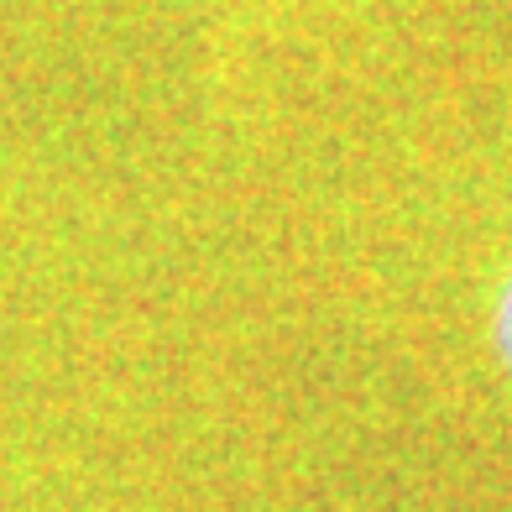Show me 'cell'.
<instances>
[{
    "label": "cell",
    "instance_id": "cell-1",
    "mask_svg": "<svg viewBox=\"0 0 512 512\" xmlns=\"http://www.w3.org/2000/svg\"><path fill=\"white\" fill-rule=\"evenodd\" d=\"M492 345H497L502 366L512 371V272H507V283H502L497 304H492Z\"/></svg>",
    "mask_w": 512,
    "mask_h": 512
}]
</instances>
